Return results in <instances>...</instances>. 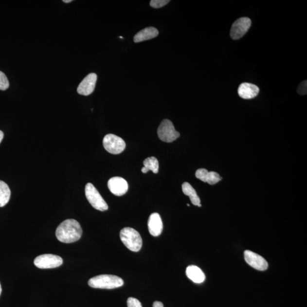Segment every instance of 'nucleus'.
<instances>
[{"label":"nucleus","mask_w":307,"mask_h":307,"mask_svg":"<svg viewBox=\"0 0 307 307\" xmlns=\"http://www.w3.org/2000/svg\"><path fill=\"white\" fill-rule=\"evenodd\" d=\"M158 35H159V32L156 28H154V27H148V28L141 30L135 35L134 42L138 43L145 41V40L156 38Z\"/></svg>","instance_id":"obj_15"},{"label":"nucleus","mask_w":307,"mask_h":307,"mask_svg":"<svg viewBox=\"0 0 307 307\" xmlns=\"http://www.w3.org/2000/svg\"><path fill=\"white\" fill-rule=\"evenodd\" d=\"M153 307H164L163 303L161 302L156 301L153 303Z\"/></svg>","instance_id":"obj_24"},{"label":"nucleus","mask_w":307,"mask_h":307,"mask_svg":"<svg viewBox=\"0 0 307 307\" xmlns=\"http://www.w3.org/2000/svg\"><path fill=\"white\" fill-rule=\"evenodd\" d=\"M64 2H66V3H69L71 2H72V0H63V1Z\"/></svg>","instance_id":"obj_26"},{"label":"nucleus","mask_w":307,"mask_h":307,"mask_svg":"<svg viewBox=\"0 0 307 307\" xmlns=\"http://www.w3.org/2000/svg\"><path fill=\"white\" fill-rule=\"evenodd\" d=\"M124 281L119 276L113 275H100L89 280L91 288L101 289H114L124 285Z\"/></svg>","instance_id":"obj_2"},{"label":"nucleus","mask_w":307,"mask_h":307,"mask_svg":"<svg viewBox=\"0 0 307 307\" xmlns=\"http://www.w3.org/2000/svg\"><path fill=\"white\" fill-rule=\"evenodd\" d=\"M4 133H3L1 130H0V144H1L3 140V138H4Z\"/></svg>","instance_id":"obj_25"},{"label":"nucleus","mask_w":307,"mask_h":307,"mask_svg":"<svg viewBox=\"0 0 307 307\" xmlns=\"http://www.w3.org/2000/svg\"><path fill=\"white\" fill-rule=\"evenodd\" d=\"M157 133L160 139L167 143H173L180 137V133L175 130L173 123L167 119L162 121Z\"/></svg>","instance_id":"obj_5"},{"label":"nucleus","mask_w":307,"mask_h":307,"mask_svg":"<svg viewBox=\"0 0 307 307\" xmlns=\"http://www.w3.org/2000/svg\"><path fill=\"white\" fill-rule=\"evenodd\" d=\"M121 241L130 251L134 252H139L143 246V239L139 233L134 229L126 227L120 232Z\"/></svg>","instance_id":"obj_3"},{"label":"nucleus","mask_w":307,"mask_h":307,"mask_svg":"<svg viewBox=\"0 0 307 307\" xmlns=\"http://www.w3.org/2000/svg\"><path fill=\"white\" fill-rule=\"evenodd\" d=\"M144 167L141 171L143 173L146 174L148 171H152L154 174H157L159 170V163L156 157H151L146 158L144 161Z\"/></svg>","instance_id":"obj_18"},{"label":"nucleus","mask_w":307,"mask_h":307,"mask_svg":"<svg viewBox=\"0 0 307 307\" xmlns=\"http://www.w3.org/2000/svg\"><path fill=\"white\" fill-rule=\"evenodd\" d=\"M195 176L202 181L211 185L217 184L222 180L220 175L218 173L214 171H208L205 168L198 170L196 172Z\"/></svg>","instance_id":"obj_13"},{"label":"nucleus","mask_w":307,"mask_h":307,"mask_svg":"<svg viewBox=\"0 0 307 307\" xmlns=\"http://www.w3.org/2000/svg\"><path fill=\"white\" fill-rule=\"evenodd\" d=\"M97 76L96 73H91L84 78L77 87V93L83 96H89L95 89Z\"/></svg>","instance_id":"obj_10"},{"label":"nucleus","mask_w":307,"mask_h":307,"mask_svg":"<svg viewBox=\"0 0 307 307\" xmlns=\"http://www.w3.org/2000/svg\"><path fill=\"white\" fill-rule=\"evenodd\" d=\"M82 229L74 219H67L60 224L56 230V237L60 242L70 244L78 241L82 237Z\"/></svg>","instance_id":"obj_1"},{"label":"nucleus","mask_w":307,"mask_h":307,"mask_svg":"<svg viewBox=\"0 0 307 307\" xmlns=\"http://www.w3.org/2000/svg\"><path fill=\"white\" fill-rule=\"evenodd\" d=\"M182 191H183L184 195L188 196L190 198L192 204L197 205V206L199 207H201L200 199L195 189L192 187L190 183H188V182H184L182 184Z\"/></svg>","instance_id":"obj_17"},{"label":"nucleus","mask_w":307,"mask_h":307,"mask_svg":"<svg viewBox=\"0 0 307 307\" xmlns=\"http://www.w3.org/2000/svg\"><path fill=\"white\" fill-rule=\"evenodd\" d=\"M9 87V82L4 73L0 72V90H5Z\"/></svg>","instance_id":"obj_20"},{"label":"nucleus","mask_w":307,"mask_h":307,"mask_svg":"<svg viewBox=\"0 0 307 307\" xmlns=\"http://www.w3.org/2000/svg\"><path fill=\"white\" fill-rule=\"evenodd\" d=\"M103 146L109 153L119 154L126 148V144L121 137L113 134H109L104 138Z\"/></svg>","instance_id":"obj_6"},{"label":"nucleus","mask_w":307,"mask_h":307,"mask_svg":"<svg viewBox=\"0 0 307 307\" xmlns=\"http://www.w3.org/2000/svg\"><path fill=\"white\" fill-rule=\"evenodd\" d=\"M11 195V192L8 185L4 181H0V207H4L8 204Z\"/></svg>","instance_id":"obj_19"},{"label":"nucleus","mask_w":307,"mask_h":307,"mask_svg":"<svg viewBox=\"0 0 307 307\" xmlns=\"http://www.w3.org/2000/svg\"><path fill=\"white\" fill-rule=\"evenodd\" d=\"M259 89L255 84L249 83H242L238 87V93L239 97L244 99H252L257 96Z\"/></svg>","instance_id":"obj_14"},{"label":"nucleus","mask_w":307,"mask_h":307,"mask_svg":"<svg viewBox=\"0 0 307 307\" xmlns=\"http://www.w3.org/2000/svg\"><path fill=\"white\" fill-rule=\"evenodd\" d=\"M85 193L88 201L94 209L103 212L108 210V205L92 184H87Z\"/></svg>","instance_id":"obj_4"},{"label":"nucleus","mask_w":307,"mask_h":307,"mask_svg":"<svg viewBox=\"0 0 307 307\" xmlns=\"http://www.w3.org/2000/svg\"><path fill=\"white\" fill-rule=\"evenodd\" d=\"M245 261L252 268L259 271H265L268 268L269 264L264 258L250 251L244 252Z\"/></svg>","instance_id":"obj_9"},{"label":"nucleus","mask_w":307,"mask_h":307,"mask_svg":"<svg viewBox=\"0 0 307 307\" xmlns=\"http://www.w3.org/2000/svg\"><path fill=\"white\" fill-rule=\"evenodd\" d=\"M170 2L169 0H152L150 1V5L152 8L158 9L163 7Z\"/></svg>","instance_id":"obj_21"},{"label":"nucleus","mask_w":307,"mask_h":307,"mask_svg":"<svg viewBox=\"0 0 307 307\" xmlns=\"http://www.w3.org/2000/svg\"><path fill=\"white\" fill-rule=\"evenodd\" d=\"M298 93L300 95H305L307 92V81H303L301 83L299 84L298 88Z\"/></svg>","instance_id":"obj_22"},{"label":"nucleus","mask_w":307,"mask_h":307,"mask_svg":"<svg viewBox=\"0 0 307 307\" xmlns=\"http://www.w3.org/2000/svg\"><path fill=\"white\" fill-rule=\"evenodd\" d=\"M34 264L39 269H54L58 268L63 264V259L56 255L42 254L35 259Z\"/></svg>","instance_id":"obj_7"},{"label":"nucleus","mask_w":307,"mask_h":307,"mask_svg":"<svg viewBox=\"0 0 307 307\" xmlns=\"http://www.w3.org/2000/svg\"><path fill=\"white\" fill-rule=\"evenodd\" d=\"M163 222L160 215L158 213L152 214L148 218V228L151 235L157 237L163 231Z\"/></svg>","instance_id":"obj_12"},{"label":"nucleus","mask_w":307,"mask_h":307,"mask_svg":"<svg viewBox=\"0 0 307 307\" xmlns=\"http://www.w3.org/2000/svg\"><path fill=\"white\" fill-rule=\"evenodd\" d=\"M186 275L192 282L196 283H201L205 279L204 273L197 266H189L186 269Z\"/></svg>","instance_id":"obj_16"},{"label":"nucleus","mask_w":307,"mask_h":307,"mask_svg":"<svg viewBox=\"0 0 307 307\" xmlns=\"http://www.w3.org/2000/svg\"><path fill=\"white\" fill-rule=\"evenodd\" d=\"M251 25V19L248 18H242L236 20L232 26L231 38L234 40L241 39L248 32Z\"/></svg>","instance_id":"obj_8"},{"label":"nucleus","mask_w":307,"mask_h":307,"mask_svg":"<svg viewBox=\"0 0 307 307\" xmlns=\"http://www.w3.org/2000/svg\"><path fill=\"white\" fill-rule=\"evenodd\" d=\"M127 305L128 307H143L139 300L134 298L128 299Z\"/></svg>","instance_id":"obj_23"},{"label":"nucleus","mask_w":307,"mask_h":307,"mask_svg":"<svg viewBox=\"0 0 307 307\" xmlns=\"http://www.w3.org/2000/svg\"><path fill=\"white\" fill-rule=\"evenodd\" d=\"M108 187L113 195L118 197L126 194L128 190L127 182L121 177H113L110 179L108 182Z\"/></svg>","instance_id":"obj_11"},{"label":"nucleus","mask_w":307,"mask_h":307,"mask_svg":"<svg viewBox=\"0 0 307 307\" xmlns=\"http://www.w3.org/2000/svg\"><path fill=\"white\" fill-rule=\"evenodd\" d=\"M2 292V288L1 283H0V295H1Z\"/></svg>","instance_id":"obj_27"}]
</instances>
